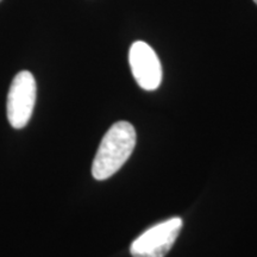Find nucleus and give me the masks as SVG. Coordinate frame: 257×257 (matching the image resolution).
<instances>
[{"label":"nucleus","instance_id":"423d86ee","mask_svg":"<svg viewBox=\"0 0 257 257\" xmlns=\"http://www.w3.org/2000/svg\"><path fill=\"white\" fill-rule=\"evenodd\" d=\"M0 2H2V0H0Z\"/></svg>","mask_w":257,"mask_h":257},{"label":"nucleus","instance_id":"20e7f679","mask_svg":"<svg viewBox=\"0 0 257 257\" xmlns=\"http://www.w3.org/2000/svg\"><path fill=\"white\" fill-rule=\"evenodd\" d=\"M131 72L141 88L155 91L162 81V66L159 56L149 44L137 41L131 46L128 53Z\"/></svg>","mask_w":257,"mask_h":257},{"label":"nucleus","instance_id":"f03ea898","mask_svg":"<svg viewBox=\"0 0 257 257\" xmlns=\"http://www.w3.org/2000/svg\"><path fill=\"white\" fill-rule=\"evenodd\" d=\"M184 221L180 217L154 225L131 244L133 257H165L174 245Z\"/></svg>","mask_w":257,"mask_h":257},{"label":"nucleus","instance_id":"f257e3e1","mask_svg":"<svg viewBox=\"0 0 257 257\" xmlns=\"http://www.w3.org/2000/svg\"><path fill=\"white\" fill-rule=\"evenodd\" d=\"M136 130L128 121H117L102 137L92 165V175L102 181L119 170L136 147Z\"/></svg>","mask_w":257,"mask_h":257},{"label":"nucleus","instance_id":"39448f33","mask_svg":"<svg viewBox=\"0 0 257 257\" xmlns=\"http://www.w3.org/2000/svg\"><path fill=\"white\" fill-rule=\"evenodd\" d=\"M253 2H255V4L257 5V0H253Z\"/></svg>","mask_w":257,"mask_h":257},{"label":"nucleus","instance_id":"7ed1b4c3","mask_svg":"<svg viewBox=\"0 0 257 257\" xmlns=\"http://www.w3.org/2000/svg\"><path fill=\"white\" fill-rule=\"evenodd\" d=\"M37 87L34 75L19 72L12 80L8 95V119L14 128H23L30 121L36 102Z\"/></svg>","mask_w":257,"mask_h":257}]
</instances>
